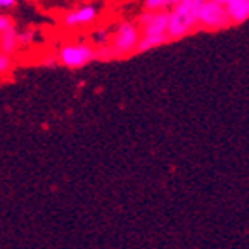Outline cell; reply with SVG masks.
Wrapping results in <instances>:
<instances>
[{"label": "cell", "instance_id": "6da1fadb", "mask_svg": "<svg viewBox=\"0 0 249 249\" xmlns=\"http://www.w3.org/2000/svg\"><path fill=\"white\" fill-rule=\"evenodd\" d=\"M202 4L204 0H178L177 5L170 9V24H168L170 40L183 38L199 26V9Z\"/></svg>", "mask_w": 249, "mask_h": 249}, {"label": "cell", "instance_id": "7a4b0ae2", "mask_svg": "<svg viewBox=\"0 0 249 249\" xmlns=\"http://www.w3.org/2000/svg\"><path fill=\"white\" fill-rule=\"evenodd\" d=\"M57 61L64 68L78 70L92 61H97V47L90 42H70L59 49Z\"/></svg>", "mask_w": 249, "mask_h": 249}, {"label": "cell", "instance_id": "3957f363", "mask_svg": "<svg viewBox=\"0 0 249 249\" xmlns=\"http://www.w3.org/2000/svg\"><path fill=\"white\" fill-rule=\"evenodd\" d=\"M142 30L139 23L133 21H123L116 26L113 36H111V47L114 49L118 57H126V55L137 52Z\"/></svg>", "mask_w": 249, "mask_h": 249}, {"label": "cell", "instance_id": "277c9868", "mask_svg": "<svg viewBox=\"0 0 249 249\" xmlns=\"http://www.w3.org/2000/svg\"><path fill=\"white\" fill-rule=\"evenodd\" d=\"M232 26L227 5L214 2V0H204V4L199 9V28L208 31L225 30Z\"/></svg>", "mask_w": 249, "mask_h": 249}, {"label": "cell", "instance_id": "5b68a950", "mask_svg": "<svg viewBox=\"0 0 249 249\" xmlns=\"http://www.w3.org/2000/svg\"><path fill=\"white\" fill-rule=\"evenodd\" d=\"M137 23L142 35H168L170 11H144Z\"/></svg>", "mask_w": 249, "mask_h": 249}, {"label": "cell", "instance_id": "8992f818", "mask_svg": "<svg viewBox=\"0 0 249 249\" xmlns=\"http://www.w3.org/2000/svg\"><path fill=\"white\" fill-rule=\"evenodd\" d=\"M97 18H99V9L92 4H85L68 11L66 14L62 16V24L66 28H83L93 24L97 21Z\"/></svg>", "mask_w": 249, "mask_h": 249}, {"label": "cell", "instance_id": "52a82bcc", "mask_svg": "<svg viewBox=\"0 0 249 249\" xmlns=\"http://www.w3.org/2000/svg\"><path fill=\"white\" fill-rule=\"evenodd\" d=\"M232 24H242L249 19V0H232L227 5Z\"/></svg>", "mask_w": 249, "mask_h": 249}, {"label": "cell", "instance_id": "ba28073f", "mask_svg": "<svg viewBox=\"0 0 249 249\" xmlns=\"http://www.w3.org/2000/svg\"><path fill=\"white\" fill-rule=\"evenodd\" d=\"M21 45V40H19V33L14 30H9L5 33L0 35V51L2 52H7V54H16V51L19 49Z\"/></svg>", "mask_w": 249, "mask_h": 249}, {"label": "cell", "instance_id": "9c48e42d", "mask_svg": "<svg viewBox=\"0 0 249 249\" xmlns=\"http://www.w3.org/2000/svg\"><path fill=\"white\" fill-rule=\"evenodd\" d=\"M166 42H170V36L168 35H142L139 47H137V52H149L152 49H156V47H161Z\"/></svg>", "mask_w": 249, "mask_h": 249}, {"label": "cell", "instance_id": "30bf717a", "mask_svg": "<svg viewBox=\"0 0 249 249\" xmlns=\"http://www.w3.org/2000/svg\"><path fill=\"white\" fill-rule=\"evenodd\" d=\"M178 0H144L145 11H170Z\"/></svg>", "mask_w": 249, "mask_h": 249}, {"label": "cell", "instance_id": "8fae6325", "mask_svg": "<svg viewBox=\"0 0 249 249\" xmlns=\"http://www.w3.org/2000/svg\"><path fill=\"white\" fill-rule=\"evenodd\" d=\"M111 33H109L107 28H97V30L92 33V43L95 47L99 45H107V43H111Z\"/></svg>", "mask_w": 249, "mask_h": 249}, {"label": "cell", "instance_id": "7c38bea8", "mask_svg": "<svg viewBox=\"0 0 249 249\" xmlns=\"http://www.w3.org/2000/svg\"><path fill=\"white\" fill-rule=\"evenodd\" d=\"M113 59H118V55L111 47V43L97 47V61H113Z\"/></svg>", "mask_w": 249, "mask_h": 249}, {"label": "cell", "instance_id": "4fadbf2b", "mask_svg": "<svg viewBox=\"0 0 249 249\" xmlns=\"http://www.w3.org/2000/svg\"><path fill=\"white\" fill-rule=\"evenodd\" d=\"M12 71V55L0 51V76Z\"/></svg>", "mask_w": 249, "mask_h": 249}, {"label": "cell", "instance_id": "5bb4252c", "mask_svg": "<svg viewBox=\"0 0 249 249\" xmlns=\"http://www.w3.org/2000/svg\"><path fill=\"white\" fill-rule=\"evenodd\" d=\"M9 30H14V21H12L11 16L2 14V12H0V35L5 33V31H9Z\"/></svg>", "mask_w": 249, "mask_h": 249}, {"label": "cell", "instance_id": "9a60e30c", "mask_svg": "<svg viewBox=\"0 0 249 249\" xmlns=\"http://www.w3.org/2000/svg\"><path fill=\"white\" fill-rule=\"evenodd\" d=\"M18 2L19 0H0V11H11V9H14L18 5Z\"/></svg>", "mask_w": 249, "mask_h": 249}, {"label": "cell", "instance_id": "2e32d148", "mask_svg": "<svg viewBox=\"0 0 249 249\" xmlns=\"http://www.w3.org/2000/svg\"><path fill=\"white\" fill-rule=\"evenodd\" d=\"M19 40H21V45H30L33 42V31H26V33H19Z\"/></svg>", "mask_w": 249, "mask_h": 249}, {"label": "cell", "instance_id": "e0dca14e", "mask_svg": "<svg viewBox=\"0 0 249 249\" xmlns=\"http://www.w3.org/2000/svg\"><path fill=\"white\" fill-rule=\"evenodd\" d=\"M214 2H220V4H223V5H229L232 0H214Z\"/></svg>", "mask_w": 249, "mask_h": 249}]
</instances>
